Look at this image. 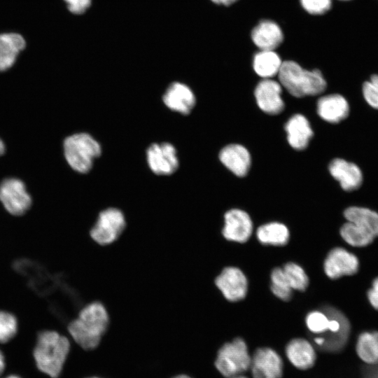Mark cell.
<instances>
[{"label":"cell","mask_w":378,"mask_h":378,"mask_svg":"<svg viewBox=\"0 0 378 378\" xmlns=\"http://www.w3.org/2000/svg\"><path fill=\"white\" fill-rule=\"evenodd\" d=\"M279 55L272 50H260L253 57L255 72L263 78H271L278 74L282 65Z\"/></svg>","instance_id":"603a6c76"},{"label":"cell","mask_w":378,"mask_h":378,"mask_svg":"<svg viewBox=\"0 0 378 378\" xmlns=\"http://www.w3.org/2000/svg\"><path fill=\"white\" fill-rule=\"evenodd\" d=\"M211 1L216 4L229 6L233 4L234 2H235L237 0H211Z\"/></svg>","instance_id":"8d00e7d4"},{"label":"cell","mask_w":378,"mask_h":378,"mask_svg":"<svg viewBox=\"0 0 378 378\" xmlns=\"http://www.w3.org/2000/svg\"><path fill=\"white\" fill-rule=\"evenodd\" d=\"M368 298L372 307L378 310V277L373 280L372 287L368 291Z\"/></svg>","instance_id":"e575fe53"},{"label":"cell","mask_w":378,"mask_h":378,"mask_svg":"<svg viewBox=\"0 0 378 378\" xmlns=\"http://www.w3.org/2000/svg\"><path fill=\"white\" fill-rule=\"evenodd\" d=\"M23 37L15 33L0 34V71L10 68L25 47Z\"/></svg>","instance_id":"7402d4cb"},{"label":"cell","mask_w":378,"mask_h":378,"mask_svg":"<svg viewBox=\"0 0 378 378\" xmlns=\"http://www.w3.org/2000/svg\"><path fill=\"white\" fill-rule=\"evenodd\" d=\"M174 378H191V377L186 374H181V375H177L174 377Z\"/></svg>","instance_id":"f35d334b"},{"label":"cell","mask_w":378,"mask_h":378,"mask_svg":"<svg viewBox=\"0 0 378 378\" xmlns=\"http://www.w3.org/2000/svg\"><path fill=\"white\" fill-rule=\"evenodd\" d=\"M126 227V219L121 209L109 206L99 211L90 230L91 239L101 246L115 242Z\"/></svg>","instance_id":"8992f818"},{"label":"cell","mask_w":378,"mask_h":378,"mask_svg":"<svg viewBox=\"0 0 378 378\" xmlns=\"http://www.w3.org/2000/svg\"><path fill=\"white\" fill-rule=\"evenodd\" d=\"M5 378H22V377H20V376L17 374H10Z\"/></svg>","instance_id":"ab89813d"},{"label":"cell","mask_w":378,"mask_h":378,"mask_svg":"<svg viewBox=\"0 0 378 378\" xmlns=\"http://www.w3.org/2000/svg\"><path fill=\"white\" fill-rule=\"evenodd\" d=\"M251 38L260 50H274L284 39L281 27L270 20L260 21L252 30Z\"/></svg>","instance_id":"d6986e66"},{"label":"cell","mask_w":378,"mask_h":378,"mask_svg":"<svg viewBox=\"0 0 378 378\" xmlns=\"http://www.w3.org/2000/svg\"><path fill=\"white\" fill-rule=\"evenodd\" d=\"M0 203L10 215L20 216L31 209L33 199L21 180L10 178L0 183Z\"/></svg>","instance_id":"52a82bcc"},{"label":"cell","mask_w":378,"mask_h":378,"mask_svg":"<svg viewBox=\"0 0 378 378\" xmlns=\"http://www.w3.org/2000/svg\"><path fill=\"white\" fill-rule=\"evenodd\" d=\"M215 284L229 301L237 302L245 298L247 279L244 273L234 267L224 268L216 278Z\"/></svg>","instance_id":"4fadbf2b"},{"label":"cell","mask_w":378,"mask_h":378,"mask_svg":"<svg viewBox=\"0 0 378 378\" xmlns=\"http://www.w3.org/2000/svg\"><path fill=\"white\" fill-rule=\"evenodd\" d=\"M341 1H350V0H341Z\"/></svg>","instance_id":"7bdbcfd3"},{"label":"cell","mask_w":378,"mask_h":378,"mask_svg":"<svg viewBox=\"0 0 378 378\" xmlns=\"http://www.w3.org/2000/svg\"><path fill=\"white\" fill-rule=\"evenodd\" d=\"M282 269L292 290H305L309 284V279L300 265L294 262H288Z\"/></svg>","instance_id":"83f0119b"},{"label":"cell","mask_w":378,"mask_h":378,"mask_svg":"<svg viewBox=\"0 0 378 378\" xmlns=\"http://www.w3.org/2000/svg\"><path fill=\"white\" fill-rule=\"evenodd\" d=\"M358 268V258L341 247L332 248L324 261L325 273L332 279L354 275L357 273Z\"/></svg>","instance_id":"8fae6325"},{"label":"cell","mask_w":378,"mask_h":378,"mask_svg":"<svg viewBox=\"0 0 378 378\" xmlns=\"http://www.w3.org/2000/svg\"><path fill=\"white\" fill-rule=\"evenodd\" d=\"M18 331V320L16 316L6 310H0V344L10 342Z\"/></svg>","instance_id":"f1b7e54d"},{"label":"cell","mask_w":378,"mask_h":378,"mask_svg":"<svg viewBox=\"0 0 378 378\" xmlns=\"http://www.w3.org/2000/svg\"><path fill=\"white\" fill-rule=\"evenodd\" d=\"M340 235L347 244L356 247L366 246L375 238L364 228L349 221L342 226Z\"/></svg>","instance_id":"4316f807"},{"label":"cell","mask_w":378,"mask_h":378,"mask_svg":"<svg viewBox=\"0 0 378 378\" xmlns=\"http://www.w3.org/2000/svg\"><path fill=\"white\" fill-rule=\"evenodd\" d=\"M302 7L312 15H321L332 6V0H300Z\"/></svg>","instance_id":"d6a6232c"},{"label":"cell","mask_w":378,"mask_h":378,"mask_svg":"<svg viewBox=\"0 0 378 378\" xmlns=\"http://www.w3.org/2000/svg\"><path fill=\"white\" fill-rule=\"evenodd\" d=\"M250 368L253 378H281L283 360L272 349L259 348L251 357Z\"/></svg>","instance_id":"9c48e42d"},{"label":"cell","mask_w":378,"mask_h":378,"mask_svg":"<svg viewBox=\"0 0 378 378\" xmlns=\"http://www.w3.org/2000/svg\"><path fill=\"white\" fill-rule=\"evenodd\" d=\"M305 323L312 333L321 335L328 329L329 317L322 309L312 311L307 315Z\"/></svg>","instance_id":"4dcf8cb0"},{"label":"cell","mask_w":378,"mask_h":378,"mask_svg":"<svg viewBox=\"0 0 378 378\" xmlns=\"http://www.w3.org/2000/svg\"><path fill=\"white\" fill-rule=\"evenodd\" d=\"M110 323L105 306L99 301L85 304L76 316L67 325L66 333L72 340L85 350L99 346Z\"/></svg>","instance_id":"6da1fadb"},{"label":"cell","mask_w":378,"mask_h":378,"mask_svg":"<svg viewBox=\"0 0 378 378\" xmlns=\"http://www.w3.org/2000/svg\"><path fill=\"white\" fill-rule=\"evenodd\" d=\"M71 349L66 335L55 330H42L36 336L32 356L38 370L50 378H57Z\"/></svg>","instance_id":"7a4b0ae2"},{"label":"cell","mask_w":378,"mask_h":378,"mask_svg":"<svg viewBox=\"0 0 378 378\" xmlns=\"http://www.w3.org/2000/svg\"><path fill=\"white\" fill-rule=\"evenodd\" d=\"M5 151V145L4 142L0 139V155L4 154Z\"/></svg>","instance_id":"74e56055"},{"label":"cell","mask_w":378,"mask_h":378,"mask_svg":"<svg viewBox=\"0 0 378 378\" xmlns=\"http://www.w3.org/2000/svg\"><path fill=\"white\" fill-rule=\"evenodd\" d=\"M150 169L158 175L173 174L178 167L176 150L169 143L153 144L146 151Z\"/></svg>","instance_id":"30bf717a"},{"label":"cell","mask_w":378,"mask_h":378,"mask_svg":"<svg viewBox=\"0 0 378 378\" xmlns=\"http://www.w3.org/2000/svg\"><path fill=\"white\" fill-rule=\"evenodd\" d=\"M362 92L368 104L378 110V74L372 75L363 84Z\"/></svg>","instance_id":"1f68e13d"},{"label":"cell","mask_w":378,"mask_h":378,"mask_svg":"<svg viewBox=\"0 0 378 378\" xmlns=\"http://www.w3.org/2000/svg\"><path fill=\"white\" fill-rule=\"evenodd\" d=\"M344 216L347 221L366 230L374 237H378V213L368 208L350 206L345 209Z\"/></svg>","instance_id":"cb8c5ba5"},{"label":"cell","mask_w":378,"mask_h":378,"mask_svg":"<svg viewBox=\"0 0 378 378\" xmlns=\"http://www.w3.org/2000/svg\"><path fill=\"white\" fill-rule=\"evenodd\" d=\"M358 357L365 363H378V332H363L358 337L356 346Z\"/></svg>","instance_id":"484cf974"},{"label":"cell","mask_w":378,"mask_h":378,"mask_svg":"<svg viewBox=\"0 0 378 378\" xmlns=\"http://www.w3.org/2000/svg\"><path fill=\"white\" fill-rule=\"evenodd\" d=\"M286 354L291 364L300 370L311 368L316 359L313 345L303 338L290 340L286 345Z\"/></svg>","instance_id":"44dd1931"},{"label":"cell","mask_w":378,"mask_h":378,"mask_svg":"<svg viewBox=\"0 0 378 378\" xmlns=\"http://www.w3.org/2000/svg\"><path fill=\"white\" fill-rule=\"evenodd\" d=\"M331 176L337 180L345 191L358 189L363 183V173L354 162L342 158L332 160L328 167Z\"/></svg>","instance_id":"9a60e30c"},{"label":"cell","mask_w":378,"mask_h":378,"mask_svg":"<svg viewBox=\"0 0 378 378\" xmlns=\"http://www.w3.org/2000/svg\"><path fill=\"white\" fill-rule=\"evenodd\" d=\"M6 368V360L4 352L0 348V374L3 373Z\"/></svg>","instance_id":"d590c367"},{"label":"cell","mask_w":378,"mask_h":378,"mask_svg":"<svg viewBox=\"0 0 378 378\" xmlns=\"http://www.w3.org/2000/svg\"><path fill=\"white\" fill-rule=\"evenodd\" d=\"M223 164L239 177L246 176L250 169L251 158L248 150L240 144H230L220 152Z\"/></svg>","instance_id":"e0dca14e"},{"label":"cell","mask_w":378,"mask_h":378,"mask_svg":"<svg viewBox=\"0 0 378 378\" xmlns=\"http://www.w3.org/2000/svg\"><path fill=\"white\" fill-rule=\"evenodd\" d=\"M278 77L280 84L291 95L299 98L320 94L327 85L319 70L304 69L291 60L282 63Z\"/></svg>","instance_id":"3957f363"},{"label":"cell","mask_w":378,"mask_h":378,"mask_svg":"<svg viewBox=\"0 0 378 378\" xmlns=\"http://www.w3.org/2000/svg\"><path fill=\"white\" fill-rule=\"evenodd\" d=\"M64 154L69 166L80 173L92 168L94 160L101 154L99 144L90 134L78 133L65 139Z\"/></svg>","instance_id":"277c9868"},{"label":"cell","mask_w":378,"mask_h":378,"mask_svg":"<svg viewBox=\"0 0 378 378\" xmlns=\"http://www.w3.org/2000/svg\"><path fill=\"white\" fill-rule=\"evenodd\" d=\"M251 356L241 338H236L223 344L218 350L215 366L226 378L240 375L250 368Z\"/></svg>","instance_id":"5b68a950"},{"label":"cell","mask_w":378,"mask_h":378,"mask_svg":"<svg viewBox=\"0 0 378 378\" xmlns=\"http://www.w3.org/2000/svg\"><path fill=\"white\" fill-rule=\"evenodd\" d=\"M256 236L264 245L284 246L288 241L289 231L285 225L272 222L260 226Z\"/></svg>","instance_id":"d4e9b609"},{"label":"cell","mask_w":378,"mask_h":378,"mask_svg":"<svg viewBox=\"0 0 378 378\" xmlns=\"http://www.w3.org/2000/svg\"><path fill=\"white\" fill-rule=\"evenodd\" d=\"M316 111L323 120L330 123H338L348 116L349 105L341 94H327L318 99Z\"/></svg>","instance_id":"2e32d148"},{"label":"cell","mask_w":378,"mask_h":378,"mask_svg":"<svg viewBox=\"0 0 378 378\" xmlns=\"http://www.w3.org/2000/svg\"><path fill=\"white\" fill-rule=\"evenodd\" d=\"M321 309L329 317V326L326 333L318 335L323 339V344L320 349L328 351H339L348 340L349 321L342 312L332 306L326 305Z\"/></svg>","instance_id":"ba28073f"},{"label":"cell","mask_w":378,"mask_h":378,"mask_svg":"<svg viewBox=\"0 0 378 378\" xmlns=\"http://www.w3.org/2000/svg\"><path fill=\"white\" fill-rule=\"evenodd\" d=\"M271 290L279 299L287 301L292 295V288L289 286L282 268H274L271 273Z\"/></svg>","instance_id":"f546056e"},{"label":"cell","mask_w":378,"mask_h":378,"mask_svg":"<svg viewBox=\"0 0 378 378\" xmlns=\"http://www.w3.org/2000/svg\"><path fill=\"white\" fill-rule=\"evenodd\" d=\"M69 10L76 15L85 13L91 4V0H64Z\"/></svg>","instance_id":"836d02e7"},{"label":"cell","mask_w":378,"mask_h":378,"mask_svg":"<svg viewBox=\"0 0 378 378\" xmlns=\"http://www.w3.org/2000/svg\"><path fill=\"white\" fill-rule=\"evenodd\" d=\"M253 224L248 214L238 209H233L225 214L223 237L230 241L246 242L251 235Z\"/></svg>","instance_id":"5bb4252c"},{"label":"cell","mask_w":378,"mask_h":378,"mask_svg":"<svg viewBox=\"0 0 378 378\" xmlns=\"http://www.w3.org/2000/svg\"><path fill=\"white\" fill-rule=\"evenodd\" d=\"M88 378H99V377H88Z\"/></svg>","instance_id":"b9f144b4"},{"label":"cell","mask_w":378,"mask_h":378,"mask_svg":"<svg viewBox=\"0 0 378 378\" xmlns=\"http://www.w3.org/2000/svg\"><path fill=\"white\" fill-rule=\"evenodd\" d=\"M163 102L172 111L188 114L195 104V97L191 89L178 82L172 83L163 95Z\"/></svg>","instance_id":"ac0fdd59"},{"label":"cell","mask_w":378,"mask_h":378,"mask_svg":"<svg viewBox=\"0 0 378 378\" xmlns=\"http://www.w3.org/2000/svg\"><path fill=\"white\" fill-rule=\"evenodd\" d=\"M287 139L290 146L295 150L306 148L314 132L308 120L302 114H295L285 125Z\"/></svg>","instance_id":"ffe728a7"},{"label":"cell","mask_w":378,"mask_h":378,"mask_svg":"<svg viewBox=\"0 0 378 378\" xmlns=\"http://www.w3.org/2000/svg\"><path fill=\"white\" fill-rule=\"evenodd\" d=\"M232 378H247V377H244V376H242V375H241V374H240V375H238V376L234 377H232Z\"/></svg>","instance_id":"60d3db41"},{"label":"cell","mask_w":378,"mask_h":378,"mask_svg":"<svg viewBox=\"0 0 378 378\" xmlns=\"http://www.w3.org/2000/svg\"><path fill=\"white\" fill-rule=\"evenodd\" d=\"M281 93L280 83L271 78H263L258 83L254 91L258 106L270 115L279 114L284 110L285 105Z\"/></svg>","instance_id":"7c38bea8"}]
</instances>
